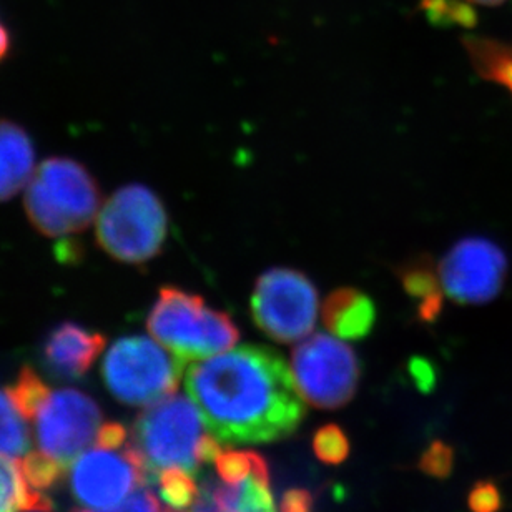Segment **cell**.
Returning <instances> with one entry per match:
<instances>
[{
  "label": "cell",
  "instance_id": "6da1fadb",
  "mask_svg": "<svg viewBox=\"0 0 512 512\" xmlns=\"http://www.w3.org/2000/svg\"><path fill=\"white\" fill-rule=\"evenodd\" d=\"M185 388L227 446L290 438L306 416L290 366L268 346H240L190 366Z\"/></svg>",
  "mask_w": 512,
  "mask_h": 512
},
{
  "label": "cell",
  "instance_id": "7a4b0ae2",
  "mask_svg": "<svg viewBox=\"0 0 512 512\" xmlns=\"http://www.w3.org/2000/svg\"><path fill=\"white\" fill-rule=\"evenodd\" d=\"M100 210L99 185L92 173L72 158L45 160L27 183L25 212L47 237L84 232Z\"/></svg>",
  "mask_w": 512,
  "mask_h": 512
},
{
  "label": "cell",
  "instance_id": "3957f363",
  "mask_svg": "<svg viewBox=\"0 0 512 512\" xmlns=\"http://www.w3.org/2000/svg\"><path fill=\"white\" fill-rule=\"evenodd\" d=\"M153 338L180 360H208L225 353L240 340L235 321L213 310L202 296L177 286H163L148 315Z\"/></svg>",
  "mask_w": 512,
  "mask_h": 512
},
{
  "label": "cell",
  "instance_id": "277c9868",
  "mask_svg": "<svg viewBox=\"0 0 512 512\" xmlns=\"http://www.w3.org/2000/svg\"><path fill=\"white\" fill-rule=\"evenodd\" d=\"M205 428L202 411L183 394L148 404L133 423L130 443L143 459L150 483L163 469H185L197 476L203 469L198 449L207 436Z\"/></svg>",
  "mask_w": 512,
  "mask_h": 512
},
{
  "label": "cell",
  "instance_id": "5b68a950",
  "mask_svg": "<svg viewBox=\"0 0 512 512\" xmlns=\"http://www.w3.org/2000/svg\"><path fill=\"white\" fill-rule=\"evenodd\" d=\"M168 215L162 200L143 185H127L99 213L97 240L115 260L138 265L162 252Z\"/></svg>",
  "mask_w": 512,
  "mask_h": 512
},
{
  "label": "cell",
  "instance_id": "8992f818",
  "mask_svg": "<svg viewBox=\"0 0 512 512\" xmlns=\"http://www.w3.org/2000/svg\"><path fill=\"white\" fill-rule=\"evenodd\" d=\"M185 361L163 350L147 336L115 341L102 363V378L110 394L128 406H148L175 393Z\"/></svg>",
  "mask_w": 512,
  "mask_h": 512
},
{
  "label": "cell",
  "instance_id": "52a82bcc",
  "mask_svg": "<svg viewBox=\"0 0 512 512\" xmlns=\"http://www.w3.org/2000/svg\"><path fill=\"white\" fill-rule=\"evenodd\" d=\"M290 368L301 396L315 408L345 406L360 384L361 366L355 351L323 333L305 338L296 346Z\"/></svg>",
  "mask_w": 512,
  "mask_h": 512
},
{
  "label": "cell",
  "instance_id": "ba28073f",
  "mask_svg": "<svg viewBox=\"0 0 512 512\" xmlns=\"http://www.w3.org/2000/svg\"><path fill=\"white\" fill-rule=\"evenodd\" d=\"M255 325L271 340L293 343L310 335L318 318V291L300 271L268 270L252 293Z\"/></svg>",
  "mask_w": 512,
  "mask_h": 512
},
{
  "label": "cell",
  "instance_id": "9c48e42d",
  "mask_svg": "<svg viewBox=\"0 0 512 512\" xmlns=\"http://www.w3.org/2000/svg\"><path fill=\"white\" fill-rule=\"evenodd\" d=\"M30 423L40 451L67 468L97 443L104 414L89 394L65 388L50 391Z\"/></svg>",
  "mask_w": 512,
  "mask_h": 512
},
{
  "label": "cell",
  "instance_id": "30bf717a",
  "mask_svg": "<svg viewBox=\"0 0 512 512\" xmlns=\"http://www.w3.org/2000/svg\"><path fill=\"white\" fill-rule=\"evenodd\" d=\"M143 484H150L147 468L130 441L122 448L95 446L75 459L69 474L75 501L95 511L119 506Z\"/></svg>",
  "mask_w": 512,
  "mask_h": 512
},
{
  "label": "cell",
  "instance_id": "8fae6325",
  "mask_svg": "<svg viewBox=\"0 0 512 512\" xmlns=\"http://www.w3.org/2000/svg\"><path fill=\"white\" fill-rule=\"evenodd\" d=\"M446 295L461 305H484L503 290L508 258L486 238H466L456 243L438 266Z\"/></svg>",
  "mask_w": 512,
  "mask_h": 512
},
{
  "label": "cell",
  "instance_id": "7c38bea8",
  "mask_svg": "<svg viewBox=\"0 0 512 512\" xmlns=\"http://www.w3.org/2000/svg\"><path fill=\"white\" fill-rule=\"evenodd\" d=\"M198 494L185 511L163 506V512H280L270 488L268 464L238 481H227L217 473L197 474Z\"/></svg>",
  "mask_w": 512,
  "mask_h": 512
},
{
  "label": "cell",
  "instance_id": "4fadbf2b",
  "mask_svg": "<svg viewBox=\"0 0 512 512\" xmlns=\"http://www.w3.org/2000/svg\"><path fill=\"white\" fill-rule=\"evenodd\" d=\"M105 336L77 323H62L50 331L42 360L50 375L59 380H82L104 351Z\"/></svg>",
  "mask_w": 512,
  "mask_h": 512
},
{
  "label": "cell",
  "instance_id": "5bb4252c",
  "mask_svg": "<svg viewBox=\"0 0 512 512\" xmlns=\"http://www.w3.org/2000/svg\"><path fill=\"white\" fill-rule=\"evenodd\" d=\"M323 321L340 340H363L376 323L375 303L356 288H340L326 298Z\"/></svg>",
  "mask_w": 512,
  "mask_h": 512
},
{
  "label": "cell",
  "instance_id": "9a60e30c",
  "mask_svg": "<svg viewBox=\"0 0 512 512\" xmlns=\"http://www.w3.org/2000/svg\"><path fill=\"white\" fill-rule=\"evenodd\" d=\"M35 152L24 128L0 120V202L14 197L34 175Z\"/></svg>",
  "mask_w": 512,
  "mask_h": 512
},
{
  "label": "cell",
  "instance_id": "2e32d148",
  "mask_svg": "<svg viewBox=\"0 0 512 512\" xmlns=\"http://www.w3.org/2000/svg\"><path fill=\"white\" fill-rule=\"evenodd\" d=\"M464 47L474 70L512 95V44L486 37H466Z\"/></svg>",
  "mask_w": 512,
  "mask_h": 512
},
{
  "label": "cell",
  "instance_id": "e0dca14e",
  "mask_svg": "<svg viewBox=\"0 0 512 512\" xmlns=\"http://www.w3.org/2000/svg\"><path fill=\"white\" fill-rule=\"evenodd\" d=\"M54 511L49 496L35 491L15 459L0 454V512Z\"/></svg>",
  "mask_w": 512,
  "mask_h": 512
},
{
  "label": "cell",
  "instance_id": "ac0fdd59",
  "mask_svg": "<svg viewBox=\"0 0 512 512\" xmlns=\"http://www.w3.org/2000/svg\"><path fill=\"white\" fill-rule=\"evenodd\" d=\"M401 280L408 295L418 301L419 315L424 320H434L441 310L444 293L438 271L428 263L416 261L413 266L404 268Z\"/></svg>",
  "mask_w": 512,
  "mask_h": 512
},
{
  "label": "cell",
  "instance_id": "d6986e66",
  "mask_svg": "<svg viewBox=\"0 0 512 512\" xmlns=\"http://www.w3.org/2000/svg\"><path fill=\"white\" fill-rule=\"evenodd\" d=\"M29 419L15 404L9 389H0V454L20 458L30 453Z\"/></svg>",
  "mask_w": 512,
  "mask_h": 512
},
{
  "label": "cell",
  "instance_id": "ffe728a7",
  "mask_svg": "<svg viewBox=\"0 0 512 512\" xmlns=\"http://www.w3.org/2000/svg\"><path fill=\"white\" fill-rule=\"evenodd\" d=\"M158 496L165 506L175 511H185L190 508L198 494L197 476L185 469H163L155 479Z\"/></svg>",
  "mask_w": 512,
  "mask_h": 512
},
{
  "label": "cell",
  "instance_id": "44dd1931",
  "mask_svg": "<svg viewBox=\"0 0 512 512\" xmlns=\"http://www.w3.org/2000/svg\"><path fill=\"white\" fill-rule=\"evenodd\" d=\"M27 483L40 493H47L64 479L65 466L47 454L29 453L20 463Z\"/></svg>",
  "mask_w": 512,
  "mask_h": 512
},
{
  "label": "cell",
  "instance_id": "7402d4cb",
  "mask_svg": "<svg viewBox=\"0 0 512 512\" xmlns=\"http://www.w3.org/2000/svg\"><path fill=\"white\" fill-rule=\"evenodd\" d=\"M9 391L25 418L32 421L40 404L50 393V388L30 366H24Z\"/></svg>",
  "mask_w": 512,
  "mask_h": 512
},
{
  "label": "cell",
  "instance_id": "603a6c76",
  "mask_svg": "<svg viewBox=\"0 0 512 512\" xmlns=\"http://www.w3.org/2000/svg\"><path fill=\"white\" fill-rule=\"evenodd\" d=\"M313 451L321 463L338 466L350 456V439L336 424H326L313 438Z\"/></svg>",
  "mask_w": 512,
  "mask_h": 512
},
{
  "label": "cell",
  "instance_id": "cb8c5ba5",
  "mask_svg": "<svg viewBox=\"0 0 512 512\" xmlns=\"http://www.w3.org/2000/svg\"><path fill=\"white\" fill-rule=\"evenodd\" d=\"M454 454L448 444L434 441L429 444L419 461V469L433 478H448L453 471Z\"/></svg>",
  "mask_w": 512,
  "mask_h": 512
},
{
  "label": "cell",
  "instance_id": "d4e9b609",
  "mask_svg": "<svg viewBox=\"0 0 512 512\" xmlns=\"http://www.w3.org/2000/svg\"><path fill=\"white\" fill-rule=\"evenodd\" d=\"M424 5L428 7L429 15L434 17H441L444 22H454L458 25L473 24L474 14L471 7L464 4H454V0H424Z\"/></svg>",
  "mask_w": 512,
  "mask_h": 512
},
{
  "label": "cell",
  "instance_id": "484cf974",
  "mask_svg": "<svg viewBox=\"0 0 512 512\" xmlns=\"http://www.w3.org/2000/svg\"><path fill=\"white\" fill-rule=\"evenodd\" d=\"M100 512H163L162 504L158 503L157 496L150 489V484H143L135 489L119 506Z\"/></svg>",
  "mask_w": 512,
  "mask_h": 512
},
{
  "label": "cell",
  "instance_id": "4316f807",
  "mask_svg": "<svg viewBox=\"0 0 512 512\" xmlns=\"http://www.w3.org/2000/svg\"><path fill=\"white\" fill-rule=\"evenodd\" d=\"M468 503L473 512H498L503 499L496 484L483 481L471 489Z\"/></svg>",
  "mask_w": 512,
  "mask_h": 512
},
{
  "label": "cell",
  "instance_id": "83f0119b",
  "mask_svg": "<svg viewBox=\"0 0 512 512\" xmlns=\"http://www.w3.org/2000/svg\"><path fill=\"white\" fill-rule=\"evenodd\" d=\"M280 512H313V496L306 489H290L281 498Z\"/></svg>",
  "mask_w": 512,
  "mask_h": 512
},
{
  "label": "cell",
  "instance_id": "f1b7e54d",
  "mask_svg": "<svg viewBox=\"0 0 512 512\" xmlns=\"http://www.w3.org/2000/svg\"><path fill=\"white\" fill-rule=\"evenodd\" d=\"M128 443V431L122 423H104L100 429L99 438L95 446L102 448H122Z\"/></svg>",
  "mask_w": 512,
  "mask_h": 512
},
{
  "label": "cell",
  "instance_id": "f546056e",
  "mask_svg": "<svg viewBox=\"0 0 512 512\" xmlns=\"http://www.w3.org/2000/svg\"><path fill=\"white\" fill-rule=\"evenodd\" d=\"M10 49V35L5 29L4 24L0 22V60L4 59Z\"/></svg>",
  "mask_w": 512,
  "mask_h": 512
},
{
  "label": "cell",
  "instance_id": "4dcf8cb0",
  "mask_svg": "<svg viewBox=\"0 0 512 512\" xmlns=\"http://www.w3.org/2000/svg\"><path fill=\"white\" fill-rule=\"evenodd\" d=\"M468 2H473V4L479 5H488V7H496V5L504 4L506 0H468Z\"/></svg>",
  "mask_w": 512,
  "mask_h": 512
},
{
  "label": "cell",
  "instance_id": "1f68e13d",
  "mask_svg": "<svg viewBox=\"0 0 512 512\" xmlns=\"http://www.w3.org/2000/svg\"><path fill=\"white\" fill-rule=\"evenodd\" d=\"M22 512H54V511H45V509H34V511H22Z\"/></svg>",
  "mask_w": 512,
  "mask_h": 512
},
{
  "label": "cell",
  "instance_id": "d6a6232c",
  "mask_svg": "<svg viewBox=\"0 0 512 512\" xmlns=\"http://www.w3.org/2000/svg\"><path fill=\"white\" fill-rule=\"evenodd\" d=\"M74 512H92V511H74Z\"/></svg>",
  "mask_w": 512,
  "mask_h": 512
}]
</instances>
